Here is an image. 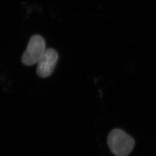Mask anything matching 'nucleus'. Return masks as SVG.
I'll list each match as a JSON object with an SVG mask.
<instances>
[{
	"mask_svg": "<svg viewBox=\"0 0 156 156\" xmlns=\"http://www.w3.org/2000/svg\"><path fill=\"white\" fill-rule=\"evenodd\" d=\"M107 144L111 153L115 156H127L134 148L135 141L123 130L114 129L108 136Z\"/></svg>",
	"mask_w": 156,
	"mask_h": 156,
	"instance_id": "f257e3e1",
	"label": "nucleus"
},
{
	"mask_svg": "<svg viewBox=\"0 0 156 156\" xmlns=\"http://www.w3.org/2000/svg\"><path fill=\"white\" fill-rule=\"evenodd\" d=\"M46 50L44 38L41 35H33L30 38L27 49L22 55V64L27 66L35 65L38 63Z\"/></svg>",
	"mask_w": 156,
	"mask_h": 156,
	"instance_id": "f03ea898",
	"label": "nucleus"
},
{
	"mask_svg": "<svg viewBox=\"0 0 156 156\" xmlns=\"http://www.w3.org/2000/svg\"><path fill=\"white\" fill-rule=\"evenodd\" d=\"M58 58V54L55 50L51 48L46 49L43 56L37 63V75L41 78L50 76L56 67Z\"/></svg>",
	"mask_w": 156,
	"mask_h": 156,
	"instance_id": "7ed1b4c3",
	"label": "nucleus"
}]
</instances>
